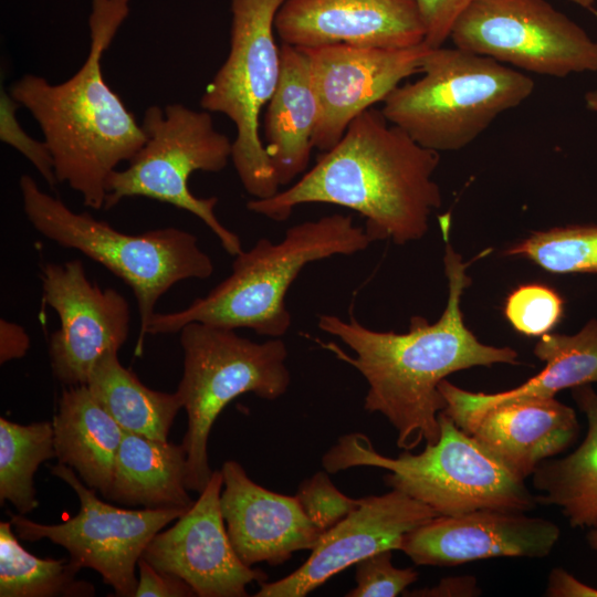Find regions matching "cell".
I'll return each mask as SVG.
<instances>
[{"label":"cell","instance_id":"cell-29","mask_svg":"<svg viewBox=\"0 0 597 597\" xmlns=\"http://www.w3.org/2000/svg\"><path fill=\"white\" fill-rule=\"evenodd\" d=\"M506 254L526 258L551 273H597V224L537 231Z\"/></svg>","mask_w":597,"mask_h":597},{"label":"cell","instance_id":"cell-37","mask_svg":"<svg viewBox=\"0 0 597 597\" xmlns=\"http://www.w3.org/2000/svg\"><path fill=\"white\" fill-rule=\"evenodd\" d=\"M30 347V337L21 325L0 320V364L22 358Z\"/></svg>","mask_w":597,"mask_h":597},{"label":"cell","instance_id":"cell-10","mask_svg":"<svg viewBox=\"0 0 597 597\" xmlns=\"http://www.w3.org/2000/svg\"><path fill=\"white\" fill-rule=\"evenodd\" d=\"M284 0H232L230 50L207 85L200 106L221 113L235 126L231 160L247 192L265 199L280 190L260 136V115L281 74V46L274 21Z\"/></svg>","mask_w":597,"mask_h":597},{"label":"cell","instance_id":"cell-39","mask_svg":"<svg viewBox=\"0 0 597 597\" xmlns=\"http://www.w3.org/2000/svg\"><path fill=\"white\" fill-rule=\"evenodd\" d=\"M585 538L590 549L597 552V524L588 528Z\"/></svg>","mask_w":597,"mask_h":597},{"label":"cell","instance_id":"cell-2","mask_svg":"<svg viewBox=\"0 0 597 597\" xmlns=\"http://www.w3.org/2000/svg\"><path fill=\"white\" fill-rule=\"evenodd\" d=\"M439 160L438 151L419 145L370 107L298 181L270 198L248 201L247 208L284 221L302 203L337 205L364 216L374 241L390 238L402 245L426 234L430 214L441 206L432 179Z\"/></svg>","mask_w":597,"mask_h":597},{"label":"cell","instance_id":"cell-31","mask_svg":"<svg viewBox=\"0 0 597 597\" xmlns=\"http://www.w3.org/2000/svg\"><path fill=\"white\" fill-rule=\"evenodd\" d=\"M311 522L325 532L357 509L362 499L342 493L331 481L327 471H318L298 485L295 494Z\"/></svg>","mask_w":597,"mask_h":597},{"label":"cell","instance_id":"cell-34","mask_svg":"<svg viewBox=\"0 0 597 597\" xmlns=\"http://www.w3.org/2000/svg\"><path fill=\"white\" fill-rule=\"evenodd\" d=\"M426 29L425 43L442 46L458 18L476 0H416Z\"/></svg>","mask_w":597,"mask_h":597},{"label":"cell","instance_id":"cell-18","mask_svg":"<svg viewBox=\"0 0 597 597\" xmlns=\"http://www.w3.org/2000/svg\"><path fill=\"white\" fill-rule=\"evenodd\" d=\"M274 29L283 44L345 43L405 49L425 43L416 0H284Z\"/></svg>","mask_w":597,"mask_h":597},{"label":"cell","instance_id":"cell-6","mask_svg":"<svg viewBox=\"0 0 597 597\" xmlns=\"http://www.w3.org/2000/svg\"><path fill=\"white\" fill-rule=\"evenodd\" d=\"M421 74L398 85L380 111L419 145L438 153L470 145L535 87L524 73L457 46L430 48Z\"/></svg>","mask_w":597,"mask_h":597},{"label":"cell","instance_id":"cell-40","mask_svg":"<svg viewBox=\"0 0 597 597\" xmlns=\"http://www.w3.org/2000/svg\"><path fill=\"white\" fill-rule=\"evenodd\" d=\"M585 9L591 10L596 0H569Z\"/></svg>","mask_w":597,"mask_h":597},{"label":"cell","instance_id":"cell-15","mask_svg":"<svg viewBox=\"0 0 597 597\" xmlns=\"http://www.w3.org/2000/svg\"><path fill=\"white\" fill-rule=\"evenodd\" d=\"M221 470H214L199 499L166 531L157 533L143 558L156 569L180 577L199 597H243L247 586L266 574L235 553L222 516Z\"/></svg>","mask_w":597,"mask_h":597},{"label":"cell","instance_id":"cell-23","mask_svg":"<svg viewBox=\"0 0 597 597\" xmlns=\"http://www.w3.org/2000/svg\"><path fill=\"white\" fill-rule=\"evenodd\" d=\"M60 463L72 468L91 489L106 498L124 430L98 404L87 385L67 386L53 420Z\"/></svg>","mask_w":597,"mask_h":597},{"label":"cell","instance_id":"cell-13","mask_svg":"<svg viewBox=\"0 0 597 597\" xmlns=\"http://www.w3.org/2000/svg\"><path fill=\"white\" fill-rule=\"evenodd\" d=\"M41 279L44 300L60 320L49 339L53 375L66 386L86 385L102 355L126 343L129 304L116 290L91 282L78 259L46 263Z\"/></svg>","mask_w":597,"mask_h":597},{"label":"cell","instance_id":"cell-25","mask_svg":"<svg viewBox=\"0 0 597 597\" xmlns=\"http://www.w3.org/2000/svg\"><path fill=\"white\" fill-rule=\"evenodd\" d=\"M572 396L587 419V432L570 453L542 462L533 485L542 494L537 504L557 506L572 527L597 524V392L590 384L572 388Z\"/></svg>","mask_w":597,"mask_h":597},{"label":"cell","instance_id":"cell-7","mask_svg":"<svg viewBox=\"0 0 597 597\" xmlns=\"http://www.w3.org/2000/svg\"><path fill=\"white\" fill-rule=\"evenodd\" d=\"M19 187L23 211L38 232L60 247L80 251L129 285L139 316L136 355L142 352L158 300L181 281L205 280L213 273L211 258L188 231L168 227L124 233L88 212L73 211L60 198L41 190L29 175L20 177Z\"/></svg>","mask_w":597,"mask_h":597},{"label":"cell","instance_id":"cell-8","mask_svg":"<svg viewBox=\"0 0 597 597\" xmlns=\"http://www.w3.org/2000/svg\"><path fill=\"white\" fill-rule=\"evenodd\" d=\"M235 329L191 322L180 331L184 371L177 388L188 418L181 444L187 452L186 486L201 492L212 475L208 439L222 409L245 392L274 400L291 384L282 339L256 343Z\"/></svg>","mask_w":597,"mask_h":597},{"label":"cell","instance_id":"cell-30","mask_svg":"<svg viewBox=\"0 0 597 597\" xmlns=\"http://www.w3.org/2000/svg\"><path fill=\"white\" fill-rule=\"evenodd\" d=\"M563 311L559 294L543 284L519 286L509 295L504 308L510 324L526 336L548 333L559 322Z\"/></svg>","mask_w":597,"mask_h":597},{"label":"cell","instance_id":"cell-4","mask_svg":"<svg viewBox=\"0 0 597 597\" xmlns=\"http://www.w3.org/2000/svg\"><path fill=\"white\" fill-rule=\"evenodd\" d=\"M374 240L352 216L334 213L292 226L280 242L261 238L232 263V271L206 296L171 313H155L147 335L176 334L191 322L249 328L279 338L291 327L285 296L302 269L333 255H352Z\"/></svg>","mask_w":597,"mask_h":597},{"label":"cell","instance_id":"cell-27","mask_svg":"<svg viewBox=\"0 0 597 597\" xmlns=\"http://www.w3.org/2000/svg\"><path fill=\"white\" fill-rule=\"evenodd\" d=\"M71 558H41L19 542L10 521L0 522V597H91L95 587L77 579Z\"/></svg>","mask_w":597,"mask_h":597},{"label":"cell","instance_id":"cell-21","mask_svg":"<svg viewBox=\"0 0 597 597\" xmlns=\"http://www.w3.org/2000/svg\"><path fill=\"white\" fill-rule=\"evenodd\" d=\"M545 367L521 386L495 394L471 392L443 379L439 390L443 410L465 430L484 411L505 404L553 398L567 388L597 383V320L591 318L574 335L544 334L534 347Z\"/></svg>","mask_w":597,"mask_h":597},{"label":"cell","instance_id":"cell-16","mask_svg":"<svg viewBox=\"0 0 597 597\" xmlns=\"http://www.w3.org/2000/svg\"><path fill=\"white\" fill-rule=\"evenodd\" d=\"M439 514L401 491L362 498L360 505L325 531L293 573L262 583L255 597H304L331 577L381 551L400 549L406 534Z\"/></svg>","mask_w":597,"mask_h":597},{"label":"cell","instance_id":"cell-33","mask_svg":"<svg viewBox=\"0 0 597 597\" xmlns=\"http://www.w3.org/2000/svg\"><path fill=\"white\" fill-rule=\"evenodd\" d=\"M18 103L1 90L0 139L20 151L53 188L57 184L54 159L46 143L30 137L15 117Z\"/></svg>","mask_w":597,"mask_h":597},{"label":"cell","instance_id":"cell-36","mask_svg":"<svg viewBox=\"0 0 597 597\" xmlns=\"http://www.w3.org/2000/svg\"><path fill=\"white\" fill-rule=\"evenodd\" d=\"M481 589L474 576H452L442 578L436 586L412 590L407 596L418 597H473Z\"/></svg>","mask_w":597,"mask_h":597},{"label":"cell","instance_id":"cell-28","mask_svg":"<svg viewBox=\"0 0 597 597\" xmlns=\"http://www.w3.org/2000/svg\"><path fill=\"white\" fill-rule=\"evenodd\" d=\"M56 458L53 423L20 425L0 418V503L9 501L20 514L32 512L34 473L43 462Z\"/></svg>","mask_w":597,"mask_h":597},{"label":"cell","instance_id":"cell-26","mask_svg":"<svg viewBox=\"0 0 597 597\" xmlns=\"http://www.w3.org/2000/svg\"><path fill=\"white\" fill-rule=\"evenodd\" d=\"M86 385L124 431L156 440L167 441L174 419L182 408L177 391L167 394L145 386L121 364L117 350L102 355Z\"/></svg>","mask_w":597,"mask_h":597},{"label":"cell","instance_id":"cell-9","mask_svg":"<svg viewBox=\"0 0 597 597\" xmlns=\"http://www.w3.org/2000/svg\"><path fill=\"white\" fill-rule=\"evenodd\" d=\"M142 126L147 139L126 169H116L108 177L103 209L108 210L127 197L166 202L203 221L230 255L242 252L239 235L214 213L218 198H198L188 187L192 172H219L232 156V143L214 128L210 112L179 103L164 108L153 105L144 112Z\"/></svg>","mask_w":597,"mask_h":597},{"label":"cell","instance_id":"cell-14","mask_svg":"<svg viewBox=\"0 0 597 597\" xmlns=\"http://www.w3.org/2000/svg\"><path fill=\"white\" fill-rule=\"evenodd\" d=\"M429 49L426 43L405 49L345 43L304 48L320 105L313 146L333 148L355 117L384 102L405 78L421 73Z\"/></svg>","mask_w":597,"mask_h":597},{"label":"cell","instance_id":"cell-41","mask_svg":"<svg viewBox=\"0 0 597 597\" xmlns=\"http://www.w3.org/2000/svg\"><path fill=\"white\" fill-rule=\"evenodd\" d=\"M587 597H597V588L589 586Z\"/></svg>","mask_w":597,"mask_h":597},{"label":"cell","instance_id":"cell-22","mask_svg":"<svg viewBox=\"0 0 597 597\" xmlns=\"http://www.w3.org/2000/svg\"><path fill=\"white\" fill-rule=\"evenodd\" d=\"M281 74L264 116L265 151L280 186L291 184L310 163L320 105L303 49L281 46Z\"/></svg>","mask_w":597,"mask_h":597},{"label":"cell","instance_id":"cell-24","mask_svg":"<svg viewBox=\"0 0 597 597\" xmlns=\"http://www.w3.org/2000/svg\"><path fill=\"white\" fill-rule=\"evenodd\" d=\"M186 476L182 444L124 431L105 499L130 506L188 511L195 501L188 494Z\"/></svg>","mask_w":597,"mask_h":597},{"label":"cell","instance_id":"cell-32","mask_svg":"<svg viewBox=\"0 0 597 597\" xmlns=\"http://www.w3.org/2000/svg\"><path fill=\"white\" fill-rule=\"evenodd\" d=\"M391 552L390 549L381 551L355 564L356 586L345 596L396 597L417 582L418 572L415 568L394 566Z\"/></svg>","mask_w":597,"mask_h":597},{"label":"cell","instance_id":"cell-20","mask_svg":"<svg viewBox=\"0 0 597 597\" xmlns=\"http://www.w3.org/2000/svg\"><path fill=\"white\" fill-rule=\"evenodd\" d=\"M579 430L575 410L553 397L493 407L463 431L525 480L542 462L569 449Z\"/></svg>","mask_w":597,"mask_h":597},{"label":"cell","instance_id":"cell-38","mask_svg":"<svg viewBox=\"0 0 597 597\" xmlns=\"http://www.w3.org/2000/svg\"><path fill=\"white\" fill-rule=\"evenodd\" d=\"M584 100L587 109L597 113V90L587 92L584 96Z\"/></svg>","mask_w":597,"mask_h":597},{"label":"cell","instance_id":"cell-19","mask_svg":"<svg viewBox=\"0 0 597 597\" xmlns=\"http://www.w3.org/2000/svg\"><path fill=\"white\" fill-rule=\"evenodd\" d=\"M220 504L231 544L248 566H277L298 551H312L324 533L304 513L296 496L270 491L228 460L221 468Z\"/></svg>","mask_w":597,"mask_h":597},{"label":"cell","instance_id":"cell-12","mask_svg":"<svg viewBox=\"0 0 597 597\" xmlns=\"http://www.w3.org/2000/svg\"><path fill=\"white\" fill-rule=\"evenodd\" d=\"M78 496V513L59 524H42L8 512L18 537L28 542L49 540L64 547L81 568L97 572L116 596L133 597L136 566L145 548L166 525L187 511L175 509H123L98 499L76 472L63 464L50 467Z\"/></svg>","mask_w":597,"mask_h":597},{"label":"cell","instance_id":"cell-3","mask_svg":"<svg viewBox=\"0 0 597 597\" xmlns=\"http://www.w3.org/2000/svg\"><path fill=\"white\" fill-rule=\"evenodd\" d=\"M129 6L130 0H91L88 54L70 78L52 84L25 74L10 86L11 97L42 130L57 182H66L94 210L104 208L111 174L147 139L102 71L103 55L128 17Z\"/></svg>","mask_w":597,"mask_h":597},{"label":"cell","instance_id":"cell-5","mask_svg":"<svg viewBox=\"0 0 597 597\" xmlns=\"http://www.w3.org/2000/svg\"><path fill=\"white\" fill-rule=\"evenodd\" d=\"M439 439L426 443L420 453L404 450L397 458L386 457L365 434L347 433L324 454L322 464L329 473L355 467L385 469L389 473L384 481L390 489L427 504L439 515L480 509L527 512L536 506L524 480L444 411L439 413Z\"/></svg>","mask_w":597,"mask_h":597},{"label":"cell","instance_id":"cell-1","mask_svg":"<svg viewBox=\"0 0 597 597\" xmlns=\"http://www.w3.org/2000/svg\"><path fill=\"white\" fill-rule=\"evenodd\" d=\"M449 228V220L441 223L449 295L436 323L412 316L409 332L399 334L370 329L353 316L349 321L327 314L318 317V328L338 337L355 356L335 343L321 345L365 378V410L388 420L401 450L411 451L421 442L439 439V413L447 407L439 385L447 376L474 366L517 364L515 349L485 345L465 326L461 297L471 283L465 272L469 263L452 248Z\"/></svg>","mask_w":597,"mask_h":597},{"label":"cell","instance_id":"cell-11","mask_svg":"<svg viewBox=\"0 0 597 597\" xmlns=\"http://www.w3.org/2000/svg\"><path fill=\"white\" fill-rule=\"evenodd\" d=\"M450 40L540 75L597 72V41L546 0H476L458 18Z\"/></svg>","mask_w":597,"mask_h":597},{"label":"cell","instance_id":"cell-17","mask_svg":"<svg viewBox=\"0 0 597 597\" xmlns=\"http://www.w3.org/2000/svg\"><path fill=\"white\" fill-rule=\"evenodd\" d=\"M561 536L554 522L524 512L480 509L438 515L405 535L400 551L416 565L452 567L496 558H544Z\"/></svg>","mask_w":597,"mask_h":597},{"label":"cell","instance_id":"cell-35","mask_svg":"<svg viewBox=\"0 0 597 597\" xmlns=\"http://www.w3.org/2000/svg\"><path fill=\"white\" fill-rule=\"evenodd\" d=\"M196 596L188 583L178 576L156 569L145 558L138 561V584L135 597Z\"/></svg>","mask_w":597,"mask_h":597}]
</instances>
